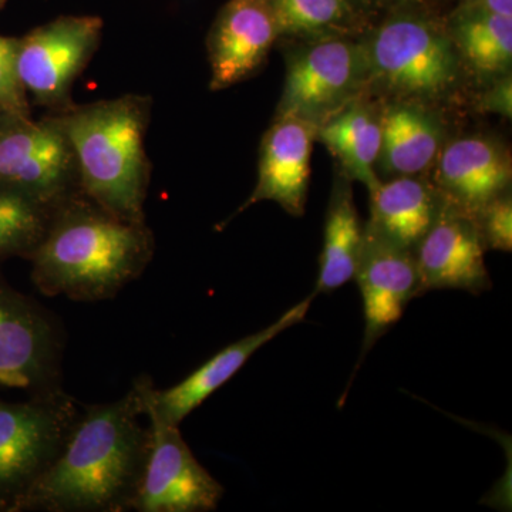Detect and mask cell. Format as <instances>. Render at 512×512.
I'll use <instances>...</instances> for the list:
<instances>
[{"instance_id": "52a82bcc", "label": "cell", "mask_w": 512, "mask_h": 512, "mask_svg": "<svg viewBox=\"0 0 512 512\" xmlns=\"http://www.w3.org/2000/svg\"><path fill=\"white\" fill-rule=\"evenodd\" d=\"M63 352L59 320L0 276V392L62 390Z\"/></svg>"}, {"instance_id": "8fae6325", "label": "cell", "mask_w": 512, "mask_h": 512, "mask_svg": "<svg viewBox=\"0 0 512 512\" xmlns=\"http://www.w3.org/2000/svg\"><path fill=\"white\" fill-rule=\"evenodd\" d=\"M315 298L311 293L274 323L222 349L173 387L158 390L150 377H138L134 386L140 393L144 416L180 426L211 394L237 375L259 349L264 348L285 330L301 323Z\"/></svg>"}, {"instance_id": "603a6c76", "label": "cell", "mask_w": 512, "mask_h": 512, "mask_svg": "<svg viewBox=\"0 0 512 512\" xmlns=\"http://www.w3.org/2000/svg\"><path fill=\"white\" fill-rule=\"evenodd\" d=\"M57 205L0 185V261L29 259L46 235Z\"/></svg>"}, {"instance_id": "5b68a950", "label": "cell", "mask_w": 512, "mask_h": 512, "mask_svg": "<svg viewBox=\"0 0 512 512\" xmlns=\"http://www.w3.org/2000/svg\"><path fill=\"white\" fill-rule=\"evenodd\" d=\"M64 389L0 399V507L16 512L30 488L60 456L80 417Z\"/></svg>"}, {"instance_id": "8992f818", "label": "cell", "mask_w": 512, "mask_h": 512, "mask_svg": "<svg viewBox=\"0 0 512 512\" xmlns=\"http://www.w3.org/2000/svg\"><path fill=\"white\" fill-rule=\"evenodd\" d=\"M367 94L362 39L323 37L289 47L284 92L276 117H296L320 126Z\"/></svg>"}, {"instance_id": "83f0119b", "label": "cell", "mask_w": 512, "mask_h": 512, "mask_svg": "<svg viewBox=\"0 0 512 512\" xmlns=\"http://www.w3.org/2000/svg\"><path fill=\"white\" fill-rule=\"evenodd\" d=\"M369 3H377V5L399 6L403 8L406 5H414V3L421 2V0H366Z\"/></svg>"}, {"instance_id": "5bb4252c", "label": "cell", "mask_w": 512, "mask_h": 512, "mask_svg": "<svg viewBox=\"0 0 512 512\" xmlns=\"http://www.w3.org/2000/svg\"><path fill=\"white\" fill-rule=\"evenodd\" d=\"M510 151L495 138L473 134L444 144L434 161L433 184L441 201L466 214L510 191Z\"/></svg>"}, {"instance_id": "277c9868", "label": "cell", "mask_w": 512, "mask_h": 512, "mask_svg": "<svg viewBox=\"0 0 512 512\" xmlns=\"http://www.w3.org/2000/svg\"><path fill=\"white\" fill-rule=\"evenodd\" d=\"M362 42L367 94L427 104L444 99L460 79V57L447 26L424 13H394Z\"/></svg>"}, {"instance_id": "4fadbf2b", "label": "cell", "mask_w": 512, "mask_h": 512, "mask_svg": "<svg viewBox=\"0 0 512 512\" xmlns=\"http://www.w3.org/2000/svg\"><path fill=\"white\" fill-rule=\"evenodd\" d=\"M485 251L474 218L443 202L433 225L413 251L421 295L443 289L474 295L490 291Z\"/></svg>"}, {"instance_id": "f1b7e54d", "label": "cell", "mask_w": 512, "mask_h": 512, "mask_svg": "<svg viewBox=\"0 0 512 512\" xmlns=\"http://www.w3.org/2000/svg\"><path fill=\"white\" fill-rule=\"evenodd\" d=\"M0 512H5V511H3V508H2V507H0Z\"/></svg>"}, {"instance_id": "cb8c5ba5", "label": "cell", "mask_w": 512, "mask_h": 512, "mask_svg": "<svg viewBox=\"0 0 512 512\" xmlns=\"http://www.w3.org/2000/svg\"><path fill=\"white\" fill-rule=\"evenodd\" d=\"M18 39L0 36V109L9 117L30 116L29 99L16 72Z\"/></svg>"}, {"instance_id": "ffe728a7", "label": "cell", "mask_w": 512, "mask_h": 512, "mask_svg": "<svg viewBox=\"0 0 512 512\" xmlns=\"http://www.w3.org/2000/svg\"><path fill=\"white\" fill-rule=\"evenodd\" d=\"M365 227L360 222L352 185L340 175L333 185L326 210L319 275L313 295L330 293L352 281L362 252Z\"/></svg>"}, {"instance_id": "2e32d148", "label": "cell", "mask_w": 512, "mask_h": 512, "mask_svg": "<svg viewBox=\"0 0 512 512\" xmlns=\"http://www.w3.org/2000/svg\"><path fill=\"white\" fill-rule=\"evenodd\" d=\"M316 134L318 126L309 121L275 117L262 138L258 181L237 214L262 201L276 202L293 217L305 214Z\"/></svg>"}, {"instance_id": "6da1fadb", "label": "cell", "mask_w": 512, "mask_h": 512, "mask_svg": "<svg viewBox=\"0 0 512 512\" xmlns=\"http://www.w3.org/2000/svg\"><path fill=\"white\" fill-rule=\"evenodd\" d=\"M143 416L134 384L116 402L82 406L62 453L16 512L133 511L151 444Z\"/></svg>"}, {"instance_id": "d6986e66", "label": "cell", "mask_w": 512, "mask_h": 512, "mask_svg": "<svg viewBox=\"0 0 512 512\" xmlns=\"http://www.w3.org/2000/svg\"><path fill=\"white\" fill-rule=\"evenodd\" d=\"M316 140L328 147L350 181H359L369 192L382 183L376 174L382 148V119L366 94L323 121Z\"/></svg>"}, {"instance_id": "30bf717a", "label": "cell", "mask_w": 512, "mask_h": 512, "mask_svg": "<svg viewBox=\"0 0 512 512\" xmlns=\"http://www.w3.org/2000/svg\"><path fill=\"white\" fill-rule=\"evenodd\" d=\"M151 444L133 511L210 512L224 497V487L192 454L180 426L147 417Z\"/></svg>"}, {"instance_id": "44dd1931", "label": "cell", "mask_w": 512, "mask_h": 512, "mask_svg": "<svg viewBox=\"0 0 512 512\" xmlns=\"http://www.w3.org/2000/svg\"><path fill=\"white\" fill-rule=\"evenodd\" d=\"M447 29L471 72L493 80L511 73L512 18L457 9Z\"/></svg>"}, {"instance_id": "e0dca14e", "label": "cell", "mask_w": 512, "mask_h": 512, "mask_svg": "<svg viewBox=\"0 0 512 512\" xmlns=\"http://www.w3.org/2000/svg\"><path fill=\"white\" fill-rule=\"evenodd\" d=\"M382 148L377 165L396 177L433 167L444 146V128L427 104L390 101L382 111Z\"/></svg>"}, {"instance_id": "484cf974", "label": "cell", "mask_w": 512, "mask_h": 512, "mask_svg": "<svg viewBox=\"0 0 512 512\" xmlns=\"http://www.w3.org/2000/svg\"><path fill=\"white\" fill-rule=\"evenodd\" d=\"M478 110L498 114L504 119L512 116V77L511 73L494 79V83L478 99Z\"/></svg>"}, {"instance_id": "7a4b0ae2", "label": "cell", "mask_w": 512, "mask_h": 512, "mask_svg": "<svg viewBox=\"0 0 512 512\" xmlns=\"http://www.w3.org/2000/svg\"><path fill=\"white\" fill-rule=\"evenodd\" d=\"M154 252L147 222L121 220L80 191L57 205L30 256L32 282L50 298L109 301L144 274Z\"/></svg>"}, {"instance_id": "9a60e30c", "label": "cell", "mask_w": 512, "mask_h": 512, "mask_svg": "<svg viewBox=\"0 0 512 512\" xmlns=\"http://www.w3.org/2000/svg\"><path fill=\"white\" fill-rule=\"evenodd\" d=\"M279 40L269 0H229L207 39L211 92L251 79Z\"/></svg>"}, {"instance_id": "3957f363", "label": "cell", "mask_w": 512, "mask_h": 512, "mask_svg": "<svg viewBox=\"0 0 512 512\" xmlns=\"http://www.w3.org/2000/svg\"><path fill=\"white\" fill-rule=\"evenodd\" d=\"M153 99L124 94L55 111L72 146L80 191L121 220L146 222L151 163L146 136Z\"/></svg>"}, {"instance_id": "4316f807", "label": "cell", "mask_w": 512, "mask_h": 512, "mask_svg": "<svg viewBox=\"0 0 512 512\" xmlns=\"http://www.w3.org/2000/svg\"><path fill=\"white\" fill-rule=\"evenodd\" d=\"M458 9L512 18V0H463Z\"/></svg>"}, {"instance_id": "d4e9b609", "label": "cell", "mask_w": 512, "mask_h": 512, "mask_svg": "<svg viewBox=\"0 0 512 512\" xmlns=\"http://www.w3.org/2000/svg\"><path fill=\"white\" fill-rule=\"evenodd\" d=\"M473 218L485 248L511 252L512 200L510 191L488 202Z\"/></svg>"}, {"instance_id": "7402d4cb", "label": "cell", "mask_w": 512, "mask_h": 512, "mask_svg": "<svg viewBox=\"0 0 512 512\" xmlns=\"http://www.w3.org/2000/svg\"><path fill=\"white\" fill-rule=\"evenodd\" d=\"M279 39L293 42L360 33L355 0H269Z\"/></svg>"}, {"instance_id": "ac0fdd59", "label": "cell", "mask_w": 512, "mask_h": 512, "mask_svg": "<svg viewBox=\"0 0 512 512\" xmlns=\"http://www.w3.org/2000/svg\"><path fill=\"white\" fill-rule=\"evenodd\" d=\"M441 204L429 181L402 175L370 192V220L365 227L397 247L414 251L436 220Z\"/></svg>"}, {"instance_id": "9c48e42d", "label": "cell", "mask_w": 512, "mask_h": 512, "mask_svg": "<svg viewBox=\"0 0 512 512\" xmlns=\"http://www.w3.org/2000/svg\"><path fill=\"white\" fill-rule=\"evenodd\" d=\"M0 185L53 205L80 192L72 146L55 114L0 123Z\"/></svg>"}, {"instance_id": "f546056e", "label": "cell", "mask_w": 512, "mask_h": 512, "mask_svg": "<svg viewBox=\"0 0 512 512\" xmlns=\"http://www.w3.org/2000/svg\"><path fill=\"white\" fill-rule=\"evenodd\" d=\"M0 5H2V0H0Z\"/></svg>"}, {"instance_id": "ba28073f", "label": "cell", "mask_w": 512, "mask_h": 512, "mask_svg": "<svg viewBox=\"0 0 512 512\" xmlns=\"http://www.w3.org/2000/svg\"><path fill=\"white\" fill-rule=\"evenodd\" d=\"M97 16H60L18 39L16 72L26 96L49 113L73 104L72 90L103 36Z\"/></svg>"}, {"instance_id": "7c38bea8", "label": "cell", "mask_w": 512, "mask_h": 512, "mask_svg": "<svg viewBox=\"0 0 512 512\" xmlns=\"http://www.w3.org/2000/svg\"><path fill=\"white\" fill-rule=\"evenodd\" d=\"M353 279L359 286L365 312V336L357 366L377 340L402 319L407 305L421 295L414 252L397 247L365 227L362 252Z\"/></svg>"}]
</instances>
